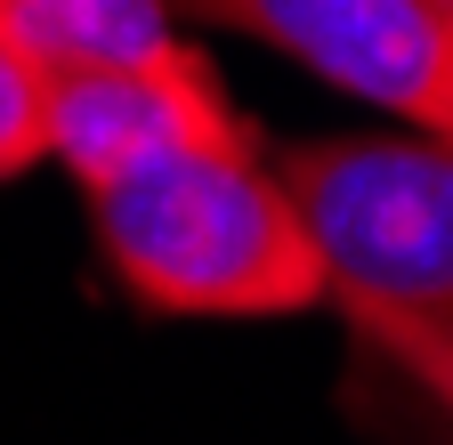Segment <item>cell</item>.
<instances>
[{"instance_id":"6","label":"cell","mask_w":453,"mask_h":445,"mask_svg":"<svg viewBox=\"0 0 453 445\" xmlns=\"http://www.w3.org/2000/svg\"><path fill=\"white\" fill-rule=\"evenodd\" d=\"M49 162V81L0 49V187Z\"/></svg>"},{"instance_id":"4","label":"cell","mask_w":453,"mask_h":445,"mask_svg":"<svg viewBox=\"0 0 453 445\" xmlns=\"http://www.w3.org/2000/svg\"><path fill=\"white\" fill-rule=\"evenodd\" d=\"M243 138H259V130L235 114L219 65L187 33L154 58L49 81V162H65L81 195L138 171V162L195 154V146H243Z\"/></svg>"},{"instance_id":"5","label":"cell","mask_w":453,"mask_h":445,"mask_svg":"<svg viewBox=\"0 0 453 445\" xmlns=\"http://www.w3.org/2000/svg\"><path fill=\"white\" fill-rule=\"evenodd\" d=\"M179 41V17L162 0H0V49L25 58L41 81L130 65Z\"/></svg>"},{"instance_id":"3","label":"cell","mask_w":453,"mask_h":445,"mask_svg":"<svg viewBox=\"0 0 453 445\" xmlns=\"http://www.w3.org/2000/svg\"><path fill=\"white\" fill-rule=\"evenodd\" d=\"M162 9L251 33L421 138H445L453 122V17L437 0H162Z\"/></svg>"},{"instance_id":"7","label":"cell","mask_w":453,"mask_h":445,"mask_svg":"<svg viewBox=\"0 0 453 445\" xmlns=\"http://www.w3.org/2000/svg\"><path fill=\"white\" fill-rule=\"evenodd\" d=\"M437 9H445V17H453V0H437Z\"/></svg>"},{"instance_id":"2","label":"cell","mask_w":453,"mask_h":445,"mask_svg":"<svg viewBox=\"0 0 453 445\" xmlns=\"http://www.w3.org/2000/svg\"><path fill=\"white\" fill-rule=\"evenodd\" d=\"M267 138L195 146L89 187L97 259L154 316H300L324 275L292 195L267 171Z\"/></svg>"},{"instance_id":"1","label":"cell","mask_w":453,"mask_h":445,"mask_svg":"<svg viewBox=\"0 0 453 445\" xmlns=\"http://www.w3.org/2000/svg\"><path fill=\"white\" fill-rule=\"evenodd\" d=\"M292 195L324 300L349 341L413 388L453 397V154L445 138H283L259 146Z\"/></svg>"}]
</instances>
